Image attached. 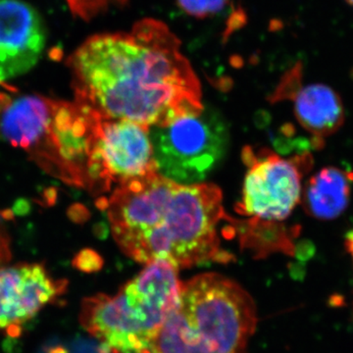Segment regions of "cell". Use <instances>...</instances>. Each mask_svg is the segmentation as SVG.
Here are the masks:
<instances>
[{"instance_id":"obj_11","label":"cell","mask_w":353,"mask_h":353,"mask_svg":"<svg viewBox=\"0 0 353 353\" xmlns=\"http://www.w3.org/2000/svg\"><path fill=\"white\" fill-rule=\"evenodd\" d=\"M301 66L292 69L282 83V90L290 88L294 113L299 124L322 141L341 129L345 122V108L340 95L322 83L301 87Z\"/></svg>"},{"instance_id":"obj_6","label":"cell","mask_w":353,"mask_h":353,"mask_svg":"<svg viewBox=\"0 0 353 353\" xmlns=\"http://www.w3.org/2000/svg\"><path fill=\"white\" fill-rule=\"evenodd\" d=\"M102 119L80 102L52 101L43 131L28 153L46 171L88 188V167Z\"/></svg>"},{"instance_id":"obj_7","label":"cell","mask_w":353,"mask_h":353,"mask_svg":"<svg viewBox=\"0 0 353 353\" xmlns=\"http://www.w3.org/2000/svg\"><path fill=\"white\" fill-rule=\"evenodd\" d=\"M243 158L248 172L238 213L250 222L281 224L301 201L303 175L312 158L308 153L283 158L266 148L255 152L252 148L243 150Z\"/></svg>"},{"instance_id":"obj_4","label":"cell","mask_w":353,"mask_h":353,"mask_svg":"<svg viewBox=\"0 0 353 353\" xmlns=\"http://www.w3.org/2000/svg\"><path fill=\"white\" fill-rule=\"evenodd\" d=\"M178 271L170 262L155 260L117 294L83 299L81 325L101 343L99 353H148L180 301Z\"/></svg>"},{"instance_id":"obj_14","label":"cell","mask_w":353,"mask_h":353,"mask_svg":"<svg viewBox=\"0 0 353 353\" xmlns=\"http://www.w3.org/2000/svg\"><path fill=\"white\" fill-rule=\"evenodd\" d=\"M74 266L79 270L92 273L101 269L102 259L97 252L92 250H85L77 255L74 260Z\"/></svg>"},{"instance_id":"obj_18","label":"cell","mask_w":353,"mask_h":353,"mask_svg":"<svg viewBox=\"0 0 353 353\" xmlns=\"http://www.w3.org/2000/svg\"><path fill=\"white\" fill-rule=\"evenodd\" d=\"M347 2L350 6H352L353 7V0H347Z\"/></svg>"},{"instance_id":"obj_5","label":"cell","mask_w":353,"mask_h":353,"mask_svg":"<svg viewBox=\"0 0 353 353\" xmlns=\"http://www.w3.org/2000/svg\"><path fill=\"white\" fill-rule=\"evenodd\" d=\"M158 174L181 185L203 183L226 157L229 127L220 112L197 114L150 129Z\"/></svg>"},{"instance_id":"obj_2","label":"cell","mask_w":353,"mask_h":353,"mask_svg":"<svg viewBox=\"0 0 353 353\" xmlns=\"http://www.w3.org/2000/svg\"><path fill=\"white\" fill-rule=\"evenodd\" d=\"M99 205L120 250L139 263L180 269L234 259L221 248L218 228L230 217L213 183L181 185L157 173L119 185Z\"/></svg>"},{"instance_id":"obj_3","label":"cell","mask_w":353,"mask_h":353,"mask_svg":"<svg viewBox=\"0 0 353 353\" xmlns=\"http://www.w3.org/2000/svg\"><path fill=\"white\" fill-rule=\"evenodd\" d=\"M256 308L240 285L219 274L183 283L180 301L148 353H245Z\"/></svg>"},{"instance_id":"obj_10","label":"cell","mask_w":353,"mask_h":353,"mask_svg":"<svg viewBox=\"0 0 353 353\" xmlns=\"http://www.w3.org/2000/svg\"><path fill=\"white\" fill-rule=\"evenodd\" d=\"M41 16L20 0H0V83L24 75L46 46Z\"/></svg>"},{"instance_id":"obj_9","label":"cell","mask_w":353,"mask_h":353,"mask_svg":"<svg viewBox=\"0 0 353 353\" xmlns=\"http://www.w3.org/2000/svg\"><path fill=\"white\" fill-rule=\"evenodd\" d=\"M68 283L57 280L43 265L21 263L0 268V330L12 338L39 311L63 296Z\"/></svg>"},{"instance_id":"obj_8","label":"cell","mask_w":353,"mask_h":353,"mask_svg":"<svg viewBox=\"0 0 353 353\" xmlns=\"http://www.w3.org/2000/svg\"><path fill=\"white\" fill-rule=\"evenodd\" d=\"M158 173L150 129L127 120L101 119L88 167V190L106 192Z\"/></svg>"},{"instance_id":"obj_12","label":"cell","mask_w":353,"mask_h":353,"mask_svg":"<svg viewBox=\"0 0 353 353\" xmlns=\"http://www.w3.org/2000/svg\"><path fill=\"white\" fill-rule=\"evenodd\" d=\"M353 185L352 172L329 166L309 179L303 189L304 210L317 220L340 217L350 204Z\"/></svg>"},{"instance_id":"obj_15","label":"cell","mask_w":353,"mask_h":353,"mask_svg":"<svg viewBox=\"0 0 353 353\" xmlns=\"http://www.w3.org/2000/svg\"><path fill=\"white\" fill-rule=\"evenodd\" d=\"M10 243H9L6 230L2 226L1 221H0V268L6 266L7 262L10 260Z\"/></svg>"},{"instance_id":"obj_17","label":"cell","mask_w":353,"mask_h":353,"mask_svg":"<svg viewBox=\"0 0 353 353\" xmlns=\"http://www.w3.org/2000/svg\"><path fill=\"white\" fill-rule=\"evenodd\" d=\"M46 353H68V352H67L66 348L61 347V345H57V347L48 348Z\"/></svg>"},{"instance_id":"obj_16","label":"cell","mask_w":353,"mask_h":353,"mask_svg":"<svg viewBox=\"0 0 353 353\" xmlns=\"http://www.w3.org/2000/svg\"><path fill=\"white\" fill-rule=\"evenodd\" d=\"M345 248H347L348 253L353 260V230L348 232L345 236Z\"/></svg>"},{"instance_id":"obj_1","label":"cell","mask_w":353,"mask_h":353,"mask_svg":"<svg viewBox=\"0 0 353 353\" xmlns=\"http://www.w3.org/2000/svg\"><path fill=\"white\" fill-rule=\"evenodd\" d=\"M76 101L102 119L150 129L203 110L199 78L168 26L146 18L130 31L88 39L70 57Z\"/></svg>"},{"instance_id":"obj_13","label":"cell","mask_w":353,"mask_h":353,"mask_svg":"<svg viewBox=\"0 0 353 353\" xmlns=\"http://www.w3.org/2000/svg\"><path fill=\"white\" fill-rule=\"evenodd\" d=\"M179 6L196 18H206L220 12L226 7L229 0H176Z\"/></svg>"}]
</instances>
